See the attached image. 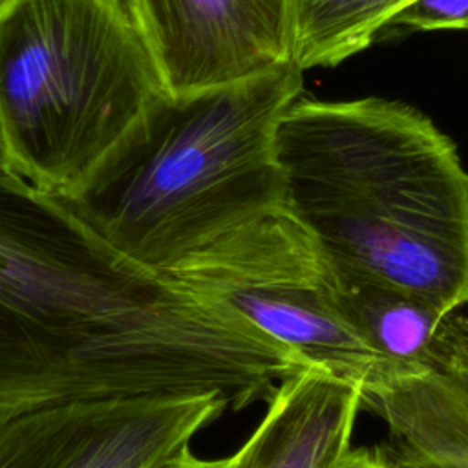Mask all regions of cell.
Here are the masks:
<instances>
[{
    "label": "cell",
    "instance_id": "6da1fadb",
    "mask_svg": "<svg viewBox=\"0 0 468 468\" xmlns=\"http://www.w3.org/2000/svg\"><path fill=\"white\" fill-rule=\"evenodd\" d=\"M302 367L122 254L69 199L0 174V424L55 402L139 393L214 391L238 411Z\"/></svg>",
    "mask_w": 468,
    "mask_h": 468
},
{
    "label": "cell",
    "instance_id": "7a4b0ae2",
    "mask_svg": "<svg viewBox=\"0 0 468 468\" xmlns=\"http://www.w3.org/2000/svg\"><path fill=\"white\" fill-rule=\"evenodd\" d=\"M282 207L338 267L452 314L468 303V170L400 101L296 97L274 128Z\"/></svg>",
    "mask_w": 468,
    "mask_h": 468
},
{
    "label": "cell",
    "instance_id": "3957f363",
    "mask_svg": "<svg viewBox=\"0 0 468 468\" xmlns=\"http://www.w3.org/2000/svg\"><path fill=\"white\" fill-rule=\"evenodd\" d=\"M302 86L289 62L223 88L165 91L69 201L115 249L166 274L282 203L274 128Z\"/></svg>",
    "mask_w": 468,
    "mask_h": 468
},
{
    "label": "cell",
    "instance_id": "277c9868",
    "mask_svg": "<svg viewBox=\"0 0 468 468\" xmlns=\"http://www.w3.org/2000/svg\"><path fill=\"white\" fill-rule=\"evenodd\" d=\"M163 93L126 0L0 5V126L37 188L75 197Z\"/></svg>",
    "mask_w": 468,
    "mask_h": 468
},
{
    "label": "cell",
    "instance_id": "5b68a950",
    "mask_svg": "<svg viewBox=\"0 0 468 468\" xmlns=\"http://www.w3.org/2000/svg\"><path fill=\"white\" fill-rule=\"evenodd\" d=\"M166 274L196 296L360 393L391 380L338 303L336 272L280 205L185 258Z\"/></svg>",
    "mask_w": 468,
    "mask_h": 468
},
{
    "label": "cell",
    "instance_id": "8992f818",
    "mask_svg": "<svg viewBox=\"0 0 468 468\" xmlns=\"http://www.w3.org/2000/svg\"><path fill=\"white\" fill-rule=\"evenodd\" d=\"M225 410L214 391L55 402L0 424V468H148Z\"/></svg>",
    "mask_w": 468,
    "mask_h": 468
},
{
    "label": "cell",
    "instance_id": "52a82bcc",
    "mask_svg": "<svg viewBox=\"0 0 468 468\" xmlns=\"http://www.w3.org/2000/svg\"><path fill=\"white\" fill-rule=\"evenodd\" d=\"M168 95L292 62V0H126Z\"/></svg>",
    "mask_w": 468,
    "mask_h": 468
},
{
    "label": "cell",
    "instance_id": "ba28073f",
    "mask_svg": "<svg viewBox=\"0 0 468 468\" xmlns=\"http://www.w3.org/2000/svg\"><path fill=\"white\" fill-rule=\"evenodd\" d=\"M453 313L430 367L362 393L388 428L391 468H468V303Z\"/></svg>",
    "mask_w": 468,
    "mask_h": 468
},
{
    "label": "cell",
    "instance_id": "9c48e42d",
    "mask_svg": "<svg viewBox=\"0 0 468 468\" xmlns=\"http://www.w3.org/2000/svg\"><path fill=\"white\" fill-rule=\"evenodd\" d=\"M360 389L316 367L285 377L236 450V468H333L351 448Z\"/></svg>",
    "mask_w": 468,
    "mask_h": 468
},
{
    "label": "cell",
    "instance_id": "30bf717a",
    "mask_svg": "<svg viewBox=\"0 0 468 468\" xmlns=\"http://www.w3.org/2000/svg\"><path fill=\"white\" fill-rule=\"evenodd\" d=\"M335 272L346 320L389 367L391 380L431 366L453 313L446 314L417 294L344 267L335 265Z\"/></svg>",
    "mask_w": 468,
    "mask_h": 468
},
{
    "label": "cell",
    "instance_id": "8fae6325",
    "mask_svg": "<svg viewBox=\"0 0 468 468\" xmlns=\"http://www.w3.org/2000/svg\"><path fill=\"white\" fill-rule=\"evenodd\" d=\"M417 0H292V62L335 66L369 48Z\"/></svg>",
    "mask_w": 468,
    "mask_h": 468
},
{
    "label": "cell",
    "instance_id": "7c38bea8",
    "mask_svg": "<svg viewBox=\"0 0 468 468\" xmlns=\"http://www.w3.org/2000/svg\"><path fill=\"white\" fill-rule=\"evenodd\" d=\"M410 31H468V0H417L389 24Z\"/></svg>",
    "mask_w": 468,
    "mask_h": 468
},
{
    "label": "cell",
    "instance_id": "4fadbf2b",
    "mask_svg": "<svg viewBox=\"0 0 468 468\" xmlns=\"http://www.w3.org/2000/svg\"><path fill=\"white\" fill-rule=\"evenodd\" d=\"M238 466V453L234 452L229 457L221 459H201L190 452L188 446L159 459L157 463L150 464L148 468H236Z\"/></svg>",
    "mask_w": 468,
    "mask_h": 468
},
{
    "label": "cell",
    "instance_id": "5bb4252c",
    "mask_svg": "<svg viewBox=\"0 0 468 468\" xmlns=\"http://www.w3.org/2000/svg\"><path fill=\"white\" fill-rule=\"evenodd\" d=\"M333 468H391L378 450L369 448H349Z\"/></svg>",
    "mask_w": 468,
    "mask_h": 468
},
{
    "label": "cell",
    "instance_id": "9a60e30c",
    "mask_svg": "<svg viewBox=\"0 0 468 468\" xmlns=\"http://www.w3.org/2000/svg\"><path fill=\"white\" fill-rule=\"evenodd\" d=\"M0 174H16L11 165V157H9L7 144H5V139L2 133V126H0Z\"/></svg>",
    "mask_w": 468,
    "mask_h": 468
},
{
    "label": "cell",
    "instance_id": "2e32d148",
    "mask_svg": "<svg viewBox=\"0 0 468 468\" xmlns=\"http://www.w3.org/2000/svg\"><path fill=\"white\" fill-rule=\"evenodd\" d=\"M4 2H5V0H0V5H2V4H4Z\"/></svg>",
    "mask_w": 468,
    "mask_h": 468
}]
</instances>
